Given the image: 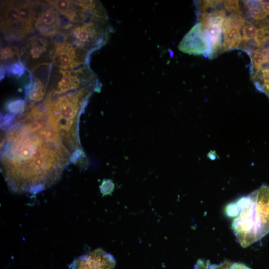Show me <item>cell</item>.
<instances>
[{
    "label": "cell",
    "mask_w": 269,
    "mask_h": 269,
    "mask_svg": "<svg viewBox=\"0 0 269 269\" xmlns=\"http://www.w3.org/2000/svg\"><path fill=\"white\" fill-rule=\"evenodd\" d=\"M71 158L40 108H25L1 141L2 172L15 192H38L51 185Z\"/></svg>",
    "instance_id": "cell-1"
},
{
    "label": "cell",
    "mask_w": 269,
    "mask_h": 269,
    "mask_svg": "<svg viewBox=\"0 0 269 269\" xmlns=\"http://www.w3.org/2000/svg\"><path fill=\"white\" fill-rule=\"evenodd\" d=\"M232 228L238 242L247 247L269 233V186L262 185L249 195L228 204Z\"/></svg>",
    "instance_id": "cell-2"
},
{
    "label": "cell",
    "mask_w": 269,
    "mask_h": 269,
    "mask_svg": "<svg viewBox=\"0 0 269 269\" xmlns=\"http://www.w3.org/2000/svg\"><path fill=\"white\" fill-rule=\"evenodd\" d=\"M111 30L106 11L101 5L82 20L70 22L63 27L59 32L63 41L91 54L107 43Z\"/></svg>",
    "instance_id": "cell-3"
},
{
    "label": "cell",
    "mask_w": 269,
    "mask_h": 269,
    "mask_svg": "<svg viewBox=\"0 0 269 269\" xmlns=\"http://www.w3.org/2000/svg\"><path fill=\"white\" fill-rule=\"evenodd\" d=\"M91 86H99L97 77L88 65L72 70L53 66L45 95L53 96Z\"/></svg>",
    "instance_id": "cell-4"
},
{
    "label": "cell",
    "mask_w": 269,
    "mask_h": 269,
    "mask_svg": "<svg viewBox=\"0 0 269 269\" xmlns=\"http://www.w3.org/2000/svg\"><path fill=\"white\" fill-rule=\"evenodd\" d=\"M20 51V61L32 73L41 66L53 63L56 46L51 38L36 35L28 36Z\"/></svg>",
    "instance_id": "cell-5"
},
{
    "label": "cell",
    "mask_w": 269,
    "mask_h": 269,
    "mask_svg": "<svg viewBox=\"0 0 269 269\" xmlns=\"http://www.w3.org/2000/svg\"><path fill=\"white\" fill-rule=\"evenodd\" d=\"M34 27L40 35L51 37L71 21L45 1H33Z\"/></svg>",
    "instance_id": "cell-6"
},
{
    "label": "cell",
    "mask_w": 269,
    "mask_h": 269,
    "mask_svg": "<svg viewBox=\"0 0 269 269\" xmlns=\"http://www.w3.org/2000/svg\"><path fill=\"white\" fill-rule=\"evenodd\" d=\"M217 7L211 8V11H197L199 22L203 24L209 42V52L207 57L210 59L221 53L223 25L226 17L225 8Z\"/></svg>",
    "instance_id": "cell-7"
},
{
    "label": "cell",
    "mask_w": 269,
    "mask_h": 269,
    "mask_svg": "<svg viewBox=\"0 0 269 269\" xmlns=\"http://www.w3.org/2000/svg\"><path fill=\"white\" fill-rule=\"evenodd\" d=\"M0 30L9 41L24 39L32 34L20 18L16 1L1 2Z\"/></svg>",
    "instance_id": "cell-8"
},
{
    "label": "cell",
    "mask_w": 269,
    "mask_h": 269,
    "mask_svg": "<svg viewBox=\"0 0 269 269\" xmlns=\"http://www.w3.org/2000/svg\"><path fill=\"white\" fill-rule=\"evenodd\" d=\"M55 44L54 66L64 70H72L87 65L90 53L66 41Z\"/></svg>",
    "instance_id": "cell-9"
},
{
    "label": "cell",
    "mask_w": 269,
    "mask_h": 269,
    "mask_svg": "<svg viewBox=\"0 0 269 269\" xmlns=\"http://www.w3.org/2000/svg\"><path fill=\"white\" fill-rule=\"evenodd\" d=\"M178 49L184 53L207 57L209 44L201 22H197L184 35L178 44Z\"/></svg>",
    "instance_id": "cell-10"
},
{
    "label": "cell",
    "mask_w": 269,
    "mask_h": 269,
    "mask_svg": "<svg viewBox=\"0 0 269 269\" xmlns=\"http://www.w3.org/2000/svg\"><path fill=\"white\" fill-rule=\"evenodd\" d=\"M116 264L111 254L98 248L74 260L70 269H114Z\"/></svg>",
    "instance_id": "cell-11"
},
{
    "label": "cell",
    "mask_w": 269,
    "mask_h": 269,
    "mask_svg": "<svg viewBox=\"0 0 269 269\" xmlns=\"http://www.w3.org/2000/svg\"><path fill=\"white\" fill-rule=\"evenodd\" d=\"M246 22L241 15L231 13L226 16L223 25L221 53L238 48L242 40L241 29Z\"/></svg>",
    "instance_id": "cell-12"
},
{
    "label": "cell",
    "mask_w": 269,
    "mask_h": 269,
    "mask_svg": "<svg viewBox=\"0 0 269 269\" xmlns=\"http://www.w3.org/2000/svg\"><path fill=\"white\" fill-rule=\"evenodd\" d=\"M33 1L29 0L16 1V5L20 18L29 31L33 33L34 27Z\"/></svg>",
    "instance_id": "cell-13"
},
{
    "label": "cell",
    "mask_w": 269,
    "mask_h": 269,
    "mask_svg": "<svg viewBox=\"0 0 269 269\" xmlns=\"http://www.w3.org/2000/svg\"><path fill=\"white\" fill-rule=\"evenodd\" d=\"M252 80L256 88L269 98V63L263 65Z\"/></svg>",
    "instance_id": "cell-14"
},
{
    "label": "cell",
    "mask_w": 269,
    "mask_h": 269,
    "mask_svg": "<svg viewBox=\"0 0 269 269\" xmlns=\"http://www.w3.org/2000/svg\"><path fill=\"white\" fill-rule=\"evenodd\" d=\"M195 269H251L245 265L225 261L219 264H212L208 261L199 259L195 265Z\"/></svg>",
    "instance_id": "cell-15"
},
{
    "label": "cell",
    "mask_w": 269,
    "mask_h": 269,
    "mask_svg": "<svg viewBox=\"0 0 269 269\" xmlns=\"http://www.w3.org/2000/svg\"><path fill=\"white\" fill-rule=\"evenodd\" d=\"M251 58V78L253 79L263 65L268 62L267 57L259 49H255L248 52Z\"/></svg>",
    "instance_id": "cell-16"
},
{
    "label": "cell",
    "mask_w": 269,
    "mask_h": 269,
    "mask_svg": "<svg viewBox=\"0 0 269 269\" xmlns=\"http://www.w3.org/2000/svg\"><path fill=\"white\" fill-rule=\"evenodd\" d=\"M242 29V42L246 44L254 39L257 30V27L254 23L246 21Z\"/></svg>",
    "instance_id": "cell-17"
},
{
    "label": "cell",
    "mask_w": 269,
    "mask_h": 269,
    "mask_svg": "<svg viewBox=\"0 0 269 269\" xmlns=\"http://www.w3.org/2000/svg\"><path fill=\"white\" fill-rule=\"evenodd\" d=\"M25 107V102L21 99H17L9 102L6 108L9 112L17 114L22 112Z\"/></svg>",
    "instance_id": "cell-18"
},
{
    "label": "cell",
    "mask_w": 269,
    "mask_h": 269,
    "mask_svg": "<svg viewBox=\"0 0 269 269\" xmlns=\"http://www.w3.org/2000/svg\"><path fill=\"white\" fill-rule=\"evenodd\" d=\"M223 7L231 13L242 15L238 0H223Z\"/></svg>",
    "instance_id": "cell-19"
},
{
    "label": "cell",
    "mask_w": 269,
    "mask_h": 269,
    "mask_svg": "<svg viewBox=\"0 0 269 269\" xmlns=\"http://www.w3.org/2000/svg\"><path fill=\"white\" fill-rule=\"evenodd\" d=\"M114 188V184L110 180H104L100 186L101 192L103 195L111 194Z\"/></svg>",
    "instance_id": "cell-20"
}]
</instances>
